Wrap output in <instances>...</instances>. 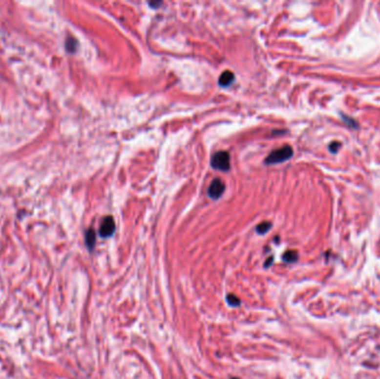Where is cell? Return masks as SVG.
I'll return each instance as SVG.
<instances>
[{"label": "cell", "mask_w": 380, "mask_h": 379, "mask_svg": "<svg viewBox=\"0 0 380 379\" xmlns=\"http://www.w3.org/2000/svg\"><path fill=\"white\" fill-rule=\"evenodd\" d=\"M116 229V225H115V220L110 216L108 217H105L102 222V225H100L99 228V234L102 237L107 238L110 237V236L114 234Z\"/></svg>", "instance_id": "4"}, {"label": "cell", "mask_w": 380, "mask_h": 379, "mask_svg": "<svg viewBox=\"0 0 380 379\" xmlns=\"http://www.w3.org/2000/svg\"><path fill=\"white\" fill-rule=\"evenodd\" d=\"M340 146V144H334V145H330V150L331 153H336V148L338 149V147Z\"/></svg>", "instance_id": "11"}, {"label": "cell", "mask_w": 380, "mask_h": 379, "mask_svg": "<svg viewBox=\"0 0 380 379\" xmlns=\"http://www.w3.org/2000/svg\"><path fill=\"white\" fill-rule=\"evenodd\" d=\"M211 166L221 171H228L230 168V156L226 150H220L213 155L211 158Z\"/></svg>", "instance_id": "2"}, {"label": "cell", "mask_w": 380, "mask_h": 379, "mask_svg": "<svg viewBox=\"0 0 380 379\" xmlns=\"http://www.w3.org/2000/svg\"><path fill=\"white\" fill-rule=\"evenodd\" d=\"M96 243V232L94 229H89L86 232V244L89 249H92Z\"/></svg>", "instance_id": "6"}, {"label": "cell", "mask_w": 380, "mask_h": 379, "mask_svg": "<svg viewBox=\"0 0 380 379\" xmlns=\"http://www.w3.org/2000/svg\"><path fill=\"white\" fill-rule=\"evenodd\" d=\"M234 79V75L233 72L230 70H226L220 75L219 77V85L222 86V87H227L230 84L232 83Z\"/></svg>", "instance_id": "5"}, {"label": "cell", "mask_w": 380, "mask_h": 379, "mask_svg": "<svg viewBox=\"0 0 380 379\" xmlns=\"http://www.w3.org/2000/svg\"><path fill=\"white\" fill-rule=\"evenodd\" d=\"M270 228H272V223L269 222H264L257 226V232L258 234H266Z\"/></svg>", "instance_id": "8"}, {"label": "cell", "mask_w": 380, "mask_h": 379, "mask_svg": "<svg viewBox=\"0 0 380 379\" xmlns=\"http://www.w3.org/2000/svg\"><path fill=\"white\" fill-rule=\"evenodd\" d=\"M225 188H226V186L221 179H219V178L213 179L211 183H210L209 188H208V196L211 199L220 198L221 195L224 194Z\"/></svg>", "instance_id": "3"}, {"label": "cell", "mask_w": 380, "mask_h": 379, "mask_svg": "<svg viewBox=\"0 0 380 379\" xmlns=\"http://www.w3.org/2000/svg\"><path fill=\"white\" fill-rule=\"evenodd\" d=\"M77 45H78V43H77V40L75 38H72V37H68L67 42H66V49L69 52H75L76 49H77Z\"/></svg>", "instance_id": "7"}, {"label": "cell", "mask_w": 380, "mask_h": 379, "mask_svg": "<svg viewBox=\"0 0 380 379\" xmlns=\"http://www.w3.org/2000/svg\"><path fill=\"white\" fill-rule=\"evenodd\" d=\"M149 5H150L151 7H158V6L161 5V2L160 1L159 2H150V3H149Z\"/></svg>", "instance_id": "12"}, {"label": "cell", "mask_w": 380, "mask_h": 379, "mask_svg": "<svg viewBox=\"0 0 380 379\" xmlns=\"http://www.w3.org/2000/svg\"><path fill=\"white\" fill-rule=\"evenodd\" d=\"M297 258H298V255H297L296 251L290 250V251H287L286 254L284 255V260L285 262H288V263L296 262Z\"/></svg>", "instance_id": "9"}, {"label": "cell", "mask_w": 380, "mask_h": 379, "mask_svg": "<svg viewBox=\"0 0 380 379\" xmlns=\"http://www.w3.org/2000/svg\"><path fill=\"white\" fill-rule=\"evenodd\" d=\"M227 301L230 306H234V307H237V306L240 305V300L238 299V297L233 296V295H228Z\"/></svg>", "instance_id": "10"}, {"label": "cell", "mask_w": 380, "mask_h": 379, "mask_svg": "<svg viewBox=\"0 0 380 379\" xmlns=\"http://www.w3.org/2000/svg\"><path fill=\"white\" fill-rule=\"evenodd\" d=\"M293 148L290 146H284L281 148L274 150V152L266 158L265 162L268 165L279 164V162L288 160L289 158L293 157Z\"/></svg>", "instance_id": "1"}, {"label": "cell", "mask_w": 380, "mask_h": 379, "mask_svg": "<svg viewBox=\"0 0 380 379\" xmlns=\"http://www.w3.org/2000/svg\"><path fill=\"white\" fill-rule=\"evenodd\" d=\"M233 379H237V378H233Z\"/></svg>", "instance_id": "13"}]
</instances>
